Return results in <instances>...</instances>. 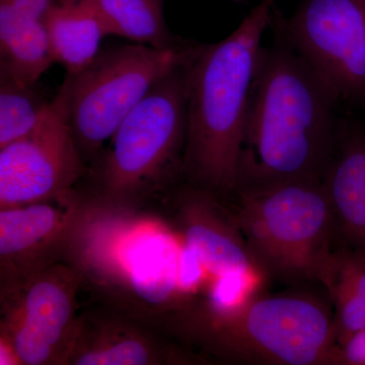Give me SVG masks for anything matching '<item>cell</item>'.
Returning <instances> with one entry per match:
<instances>
[{
	"instance_id": "11",
	"label": "cell",
	"mask_w": 365,
	"mask_h": 365,
	"mask_svg": "<svg viewBox=\"0 0 365 365\" xmlns=\"http://www.w3.org/2000/svg\"><path fill=\"white\" fill-rule=\"evenodd\" d=\"M206 361L162 327L112 304L78 314L64 365H170Z\"/></svg>"
},
{
	"instance_id": "14",
	"label": "cell",
	"mask_w": 365,
	"mask_h": 365,
	"mask_svg": "<svg viewBox=\"0 0 365 365\" xmlns=\"http://www.w3.org/2000/svg\"><path fill=\"white\" fill-rule=\"evenodd\" d=\"M53 58L68 74L90 66L107 29L86 0H55L44 21Z\"/></svg>"
},
{
	"instance_id": "17",
	"label": "cell",
	"mask_w": 365,
	"mask_h": 365,
	"mask_svg": "<svg viewBox=\"0 0 365 365\" xmlns=\"http://www.w3.org/2000/svg\"><path fill=\"white\" fill-rule=\"evenodd\" d=\"M325 288L335 307L334 325L341 345L365 329V254L338 247L333 275Z\"/></svg>"
},
{
	"instance_id": "10",
	"label": "cell",
	"mask_w": 365,
	"mask_h": 365,
	"mask_svg": "<svg viewBox=\"0 0 365 365\" xmlns=\"http://www.w3.org/2000/svg\"><path fill=\"white\" fill-rule=\"evenodd\" d=\"M69 122L62 85L37 126L0 148V208L61 199L88 173Z\"/></svg>"
},
{
	"instance_id": "5",
	"label": "cell",
	"mask_w": 365,
	"mask_h": 365,
	"mask_svg": "<svg viewBox=\"0 0 365 365\" xmlns=\"http://www.w3.org/2000/svg\"><path fill=\"white\" fill-rule=\"evenodd\" d=\"M227 202L266 277L292 287H326L338 237L323 182L237 189Z\"/></svg>"
},
{
	"instance_id": "16",
	"label": "cell",
	"mask_w": 365,
	"mask_h": 365,
	"mask_svg": "<svg viewBox=\"0 0 365 365\" xmlns=\"http://www.w3.org/2000/svg\"><path fill=\"white\" fill-rule=\"evenodd\" d=\"M98 14L109 36L158 49L177 47L187 40L170 32L163 16V0H86Z\"/></svg>"
},
{
	"instance_id": "4",
	"label": "cell",
	"mask_w": 365,
	"mask_h": 365,
	"mask_svg": "<svg viewBox=\"0 0 365 365\" xmlns=\"http://www.w3.org/2000/svg\"><path fill=\"white\" fill-rule=\"evenodd\" d=\"M191 58L151 88L88 165L78 188L101 207H153L184 181Z\"/></svg>"
},
{
	"instance_id": "18",
	"label": "cell",
	"mask_w": 365,
	"mask_h": 365,
	"mask_svg": "<svg viewBox=\"0 0 365 365\" xmlns=\"http://www.w3.org/2000/svg\"><path fill=\"white\" fill-rule=\"evenodd\" d=\"M36 85L0 73V148L32 131L51 105Z\"/></svg>"
},
{
	"instance_id": "2",
	"label": "cell",
	"mask_w": 365,
	"mask_h": 365,
	"mask_svg": "<svg viewBox=\"0 0 365 365\" xmlns=\"http://www.w3.org/2000/svg\"><path fill=\"white\" fill-rule=\"evenodd\" d=\"M275 0H261L228 37L197 45L188 63L187 182L234 196L250 91Z\"/></svg>"
},
{
	"instance_id": "9",
	"label": "cell",
	"mask_w": 365,
	"mask_h": 365,
	"mask_svg": "<svg viewBox=\"0 0 365 365\" xmlns=\"http://www.w3.org/2000/svg\"><path fill=\"white\" fill-rule=\"evenodd\" d=\"M95 207L76 187L58 200L0 208V300L55 264L71 263Z\"/></svg>"
},
{
	"instance_id": "19",
	"label": "cell",
	"mask_w": 365,
	"mask_h": 365,
	"mask_svg": "<svg viewBox=\"0 0 365 365\" xmlns=\"http://www.w3.org/2000/svg\"><path fill=\"white\" fill-rule=\"evenodd\" d=\"M365 364V329L339 345V365Z\"/></svg>"
},
{
	"instance_id": "20",
	"label": "cell",
	"mask_w": 365,
	"mask_h": 365,
	"mask_svg": "<svg viewBox=\"0 0 365 365\" xmlns=\"http://www.w3.org/2000/svg\"><path fill=\"white\" fill-rule=\"evenodd\" d=\"M230 1L235 2V4H245L246 0H230Z\"/></svg>"
},
{
	"instance_id": "6",
	"label": "cell",
	"mask_w": 365,
	"mask_h": 365,
	"mask_svg": "<svg viewBox=\"0 0 365 365\" xmlns=\"http://www.w3.org/2000/svg\"><path fill=\"white\" fill-rule=\"evenodd\" d=\"M197 44L186 41L169 49L137 43L110 48L78 73H67L63 85L69 122L88 167L151 88L191 58Z\"/></svg>"
},
{
	"instance_id": "7",
	"label": "cell",
	"mask_w": 365,
	"mask_h": 365,
	"mask_svg": "<svg viewBox=\"0 0 365 365\" xmlns=\"http://www.w3.org/2000/svg\"><path fill=\"white\" fill-rule=\"evenodd\" d=\"M271 26L341 100L365 109V0H302Z\"/></svg>"
},
{
	"instance_id": "12",
	"label": "cell",
	"mask_w": 365,
	"mask_h": 365,
	"mask_svg": "<svg viewBox=\"0 0 365 365\" xmlns=\"http://www.w3.org/2000/svg\"><path fill=\"white\" fill-rule=\"evenodd\" d=\"M160 202L169 205L170 220L163 217L198 257L209 283L216 278L239 274L264 275L227 200L184 180Z\"/></svg>"
},
{
	"instance_id": "13",
	"label": "cell",
	"mask_w": 365,
	"mask_h": 365,
	"mask_svg": "<svg viewBox=\"0 0 365 365\" xmlns=\"http://www.w3.org/2000/svg\"><path fill=\"white\" fill-rule=\"evenodd\" d=\"M339 246L365 254V130L342 121L323 180Z\"/></svg>"
},
{
	"instance_id": "1",
	"label": "cell",
	"mask_w": 365,
	"mask_h": 365,
	"mask_svg": "<svg viewBox=\"0 0 365 365\" xmlns=\"http://www.w3.org/2000/svg\"><path fill=\"white\" fill-rule=\"evenodd\" d=\"M274 34L273 44L262 46L257 60L237 190L323 182L337 145L342 124L336 115L339 96Z\"/></svg>"
},
{
	"instance_id": "8",
	"label": "cell",
	"mask_w": 365,
	"mask_h": 365,
	"mask_svg": "<svg viewBox=\"0 0 365 365\" xmlns=\"http://www.w3.org/2000/svg\"><path fill=\"white\" fill-rule=\"evenodd\" d=\"M83 274L58 263L0 300L1 348L14 364L64 365L78 322Z\"/></svg>"
},
{
	"instance_id": "3",
	"label": "cell",
	"mask_w": 365,
	"mask_h": 365,
	"mask_svg": "<svg viewBox=\"0 0 365 365\" xmlns=\"http://www.w3.org/2000/svg\"><path fill=\"white\" fill-rule=\"evenodd\" d=\"M169 332L206 361L339 364L334 313L325 299L304 290L263 292L230 312H215L195 300L175 317Z\"/></svg>"
},
{
	"instance_id": "15",
	"label": "cell",
	"mask_w": 365,
	"mask_h": 365,
	"mask_svg": "<svg viewBox=\"0 0 365 365\" xmlns=\"http://www.w3.org/2000/svg\"><path fill=\"white\" fill-rule=\"evenodd\" d=\"M54 62L44 21L0 6V73L36 85Z\"/></svg>"
}]
</instances>
